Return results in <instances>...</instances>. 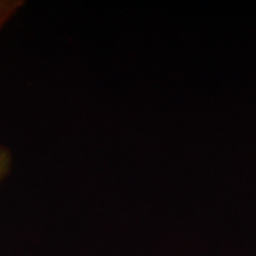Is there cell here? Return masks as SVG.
Wrapping results in <instances>:
<instances>
[{
	"mask_svg": "<svg viewBox=\"0 0 256 256\" xmlns=\"http://www.w3.org/2000/svg\"><path fill=\"white\" fill-rule=\"evenodd\" d=\"M23 4L18 0H0V30Z\"/></svg>",
	"mask_w": 256,
	"mask_h": 256,
	"instance_id": "cell-1",
	"label": "cell"
},
{
	"mask_svg": "<svg viewBox=\"0 0 256 256\" xmlns=\"http://www.w3.org/2000/svg\"><path fill=\"white\" fill-rule=\"evenodd\" d=\"M12 154L4 145H0V184L5 180L12 168Z\"/></svg>",
	"mask_w": 256,
	"mask_h": 256,
	"instance_id": "cell-2",
	"label": "cell"
}]
</instances>
